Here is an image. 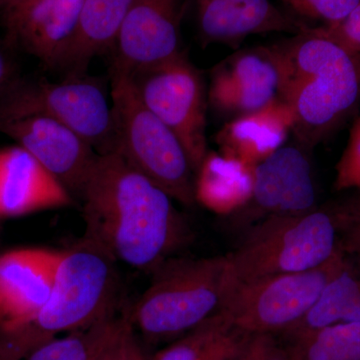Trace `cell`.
<instances>
[{"label": "cell", "instance_id": "obj_1", "mask_svg": "<svg viewBox=\"0 0 360 360\" xmlns=\"http://www.w3.org/2000/svg\"><path fill=\"white\" fill-rule=\"evenodd\" d=\"M78 198L85 238L134 269L153 274L193 238L174 198L116 153L96 155Z\"/></svg>", "mask_w": 360, "mask_h": 360}, {"label": "cell", "instance_id": "obj_2", "mask_svg": "<svg viewBox=\"0 0 360 360\" xmlns=\"http://www.w3.org/2000/svg\"><path fill=\"white\" fill-rule=\"evenodd\" d=\"M285 65L283 98L296 142L311 150L360 103V53L309 27L278 42Z\"/></svg>", "mask_w": 360, "mask_h": 360}, {"label": "cell", "instance_id": "obj_3", "mask_svg": "<svg viewBox=\"0 0 360 360\" xmlns=\"http://www.w3.org/2000/svg\"><path fill=\"white\" fill-rule=\"evenodd\" d=\"M116 262L85 236L63 250L49 302L25 328L0 335V355L20 360L45 341L89 328L115 312L120 284Z\"/></svg>", "mask_w": 360, "mask_h": 360}, {"label": "cell", "instance_id": "obj_4", "mask_svg": "<svg viewBox=\"0 0 360 360\" xmlns=\"http://www.w3.org/2000/svg\"><path fill=\"white\" fill-rule=\"evenodd\" d=\"M226 255L174 259L153 272V281L129 309L132 328L149 342L174 341L221 309Z\"/></svg>", "mask_w": 360, "mask_h": 360}, {"label": "cell", "instance_id": "obj_5", "mask_svg": "<svg viewBox=\"0 0 360 360\" xmlns=\"http://www.w3.org/2000/svg\"><path fill=\"white\" fill-rule=\"evenodd\" d=\"M338 250L333 208L267 217L248 229L238 248L226 255V290L264 277L314 269Z\"/></svg>", "mask_w": 360, "mask_h": 360}, {"label": "cell", "instance_id": "obj_6", "mask_svg": "<svg viewBox=\"0 0 360 360\" xmlns=\"http://www.w3.org/2000/svg\"><path fill=\"white\" fill-rule=\"evenodd\" d=\"M112 153L182 205L195 203V174L176 135L142 103L131 77L111 68Z\"/></svg>", "mask_w": 360, "mask_h": 360}, {"label": "cell", "instance_id": "obj_7", "mask_svg": "<svg viewBox=\"0 0 360 360\" xmlns=\"http://www.w3.org/2000/svg\"><path fill=\"white\" fill-rule=\"evenodd\" d=\"M347 259L340 246L328 262L314 269L232 285L225 291L220 314L245 335H281L309 312Z\"/></svg>", "mask_w": 360, "mask_h": 360}, {"label": "cell", "instance_id": "obj_8", "mask_svg": "<svg viewBox=\"0 0 360 360\" xmlns=\"http://www.w3.org/2000/svg\"><path fill=\"white\" fill-rule=\"evenodd\" d=\"M44 116L75 130L96 151L112 153L111 103L101 84L86 77L63 82H14L0 94V120Z\"/></svg>", "mask_w": 360, "mask_h": 360}, {"label": "cell", "instance_id": "obj_9", "mask_svg": "<svg viewBox=\"0 0 360 360\" xmlns=\"http://www.w3.org/2000/svg\"><path fill=\"white\" fill-rule=\"evenodd\" d=\"M142 103L181 142L194 174L207 155L205 79L184 52L162 65L129 75Z\"/></svg>", "mask_w": 360, "mask_h": 360}, {"label": "cell", "instance_id": "obj_10", "mask_svg": "<svg viewBox=\"0 0 360 360\" xmlns=\"http://www.w3.org/2000/svg\"><path fill=\"white\" fill-rule=\"evenodd\" d=\"M309 151L298 142L284 144L255 165L250 198L234 213V226L248 229L267 217L316 210V188Z\"/></svg>", "mask_w": 360, "mask_h": 360}, {"label": "cell", "instance_id": "obj_11", "mask_svg": "<svg viewBox=\"0 0 360 360\" xmlns=\"http://www.w3.org/2000/svg\"><path fill=\"white\" fill-rule=\"evenodd\" d=\"M285 65L278 44L240 49L212 68L208 104L231 120L281 101Z\"/></svg>", "mask_w": 360, "mask_h": 360}, {"label": "cell", "instance_id": "obj_12", "mask_svg": "<svg viewBox=\"0 0 360 360\" xmlns=\"http://www.w3.org/2000/svg\"><path fill=\"white\" fill-rule=\"evenodd\" d=\"M186 0H132L111 54L115 68L134 75L181 52Z\"/></svg>", "mask_w": 360, "mask_h": 360}, {"label": "cell", "instance_id": "obj_13", "mask_svg": "<svg viewBox=\"0 0 360 360\" xmlns=\"http://www.w3.org/2000/svg\"><path fill=\"white\" fill-rule=\"evenodd\" d=\"M63 250L20 248L0 255V335L34 321L51 297Z\"/></svg>", "mask_w": 360, "mask_h": 360}, {"label": "cell", "instance_id": "obj_14", "mask_svg": "<svg viewBox=\"0 0 360 360\" xmlns=\"http://www.w3.org/2000/svg\"><path fill=\"white\" fill-rule=\"evenodd\" d=\"M0 134L25 148L73 198H79L97 153L75 130L44 116H26L0 120Z\"/></svg>", "mask_w": 360, "mask_h": 360}, {"label": "cell", "instance_id": "obj_15", "mask_svg": "<svg viewBox=\"0 0 360 360\" xmlns=\"http://www.w3.org/2000/svg\"><path fill=\"white\" fill-rule=\"evenodd\" d=\"M195 21L203 46L219 44L238 47L250 35H296L310 27L272 0H196Z\"/></svg>", "mask_w": 360, "mask_h": 360}, {"label": "cell", "instance_id": "obj_16", "mask_svg": "<svg viewBox=\"0 0 360 360\" xmlns=\"http://www.w3.org/2000/svg\"><path fill=\"white\" fill-rule=\"evenodd\" d=\"M70 191L22 146L0 148V217H21L73 205Z\"/></svg>", "mask_w": 360, "mask_h": 360}, {"label": "cell", "instance_id": "obj_17", "mask_svg": "<svg viewBox=\"0 0 360 360\" xmlns=\"http://www.w3.org/2000/svg\"><path fill=\"white\" fill-rule=\"evenodd\" d=\"M84 0H34L7 20L11 39L47 68H58Z\"/></svg>", "mask_w": 360, "mask_h": 360}, {"label": "cell", "instance_id": "obj_18", "mask_svg": "<svg viewBox=\"0 0 360 360\" xmlns=\"http://www.w3.org/2000/svg\"><path fill=\"white\" fill-rule=\"evenodd\" d=\"M293 116L283 101L229 120L217 135L221 155L255 167L285 144Z\"/></svg>", "mask_w": 360, "mask_h": 360}, {"label": "cell", "instance_id": "obj_19", "mask_svg": "<svg viewBox=\"0 0 360 360\" xmlns=\"http://www.w3.org/2000/svg\"><path fill=\"white\" fill-rule=\"evenodd\" d=\"M132 0H84L75 32L58 68L84 77L92 59L111 52Z\"/></svg>", "mask_w": 360, "mask_h": 360}, {"label": "cell", "instance_id": "obj_20", "mask_svg": "<svg viewBox=\"0 0 360 360\" xmlns=\"http://www.w3.org/2000/svg\"><path fill=\"white\" fill-rule=\"evenodd\" d=\"M342 322H360V269L349 257L309 312L277 336L290 347L322 328Z\"/></svg>", "mask_w": 360, "mask_h": 360}, {"label": "cell", "instance_id": "obj_21", "mask_svg": "<svg viewBox=\"0 0 360 360\" xmlns=\"http://www.w3.org/2000/svg\"><path fill=\"white\" fill-rule=\"evenodd\" d=\"M253 168L229 156L207 153L195 174V200L215 210H238L250 198Z\"/></svg>", "mask_w": 360, "mask_h": 360}, {"label": "cell", "instance_id": "obj_22", "mask_svg": "<svg viewBox=\"0 0 360 360\" xmlns=\"http://www.w3.org/2000/svg\"><path fill=\"white\" fill-rule=\"evenodd\" d=\"M129 309L116 311L89 328L45 341L26 360H98L129 323Z\"/></svg>", "mask_w": 360, "mask_h": 360}, {"label": "cell", "instance_id": "obj_23", "mask_svg": "<svg viewBox=\"0 0 360 360\" xmlns=\"http://www.w3.org/2000/svg\"><path fill=\"white\" fill-rule=\"evenodd\" d=\"M245 335L232 328L219 312L172 341L149 360H215L238 347Z\"/></svg>", "mask_w": 360, "mask_h": 360}, {"label": "cell", "instance_id": "obj_24", "mask_svg": "<svg viewBox=\"0 0 360 360\" xmlns=\"http://www.w3.org/2000/svg\"><path fill=\"white\" fill-rule=\"evenodd\" d=\"M288 347L293 360H360V322L333 324Z\"/></svg>", "mask_w": 360, "mask_h": 360}, {"label": "cell", "instance_id": "obj_25", "mask_svg": "<svg viewBox=\"0 0 360 360\" xmlns=\"http://www.w3.org/2000/svg\"><path fill=\"white\" fill-rule=\"evenodd\" d=\"M298 20L321 21V26L338 25L360 4V0H283Z\"/></svg>", "mask_w": 360, "mask_h": 360}, {"label": "cell", "instance_id": "obj_26", "mask_svg": "<svg viewBox=\"0 0 360 360\" xmlns=\"http://www.w3.org/2000/svg\"><path fill=\"white\" fill-rule=\"evenodd\" d=\"M341 250L360 269V195L333 208Z\"/></svg>", "mask_w": 360, "mask_h": 360}, {"label": "cell", "instance_id": "obj_27", "mask_svg": "<svg viewBox=\"0 0 360 360\" xmlns=\"http://www.w3.org/2000/svg\"><path fill=\"white\" fill-rule=\"evenodd\" d=\"M336 191L360 189V117L350 129L347 146L335 167Z\"/></svg>", "mask_w": 360, "mask_h": 360}, {"label": "cell", "instance_id": "obj_28", "mask_svg": "<svg viewBox=\"0 0 360 360\" xmlns=\"http://www.w3.org/2000/svg\"><path fill=\"white\" fill-rule=\"evenodd\" d=\"M312 30L347 51L360 53V4L345 20L335 25L317 26Z\"/></svg>", "mask_w": 360, "mask_h": 360}, {"label": "cell", "instance_id": "obj_29", "mask_svg": "<svg viewBox=\"0 0 360 360\" xmlns=\"http://www.w3.org/2000/svg\"><path fill=\"white\" fill-rule=\"evenodd\" d=\"M246 345L251 360H293L290 348L271 333L248 335Z\"/></svg>", "mask_w": 360, "mask_h": 360}, {"label": "cell", "instance_id": "obj_30", "mask_svg": "<svg viewBox=\"0 0 360 360\" xmlns=\"http://www.w3.org/2000/svg\"><path fill=\"white\" fill-rule=\"evenodd\" d=\"M98 360H149L137 341L131 322L127 324Z\"/></svg>", "mask_w": 360, "mask_h": 360}, {"label": "cell", "instance_id": "obj_31", "mask_svg": "<svg viewBox=\"0 0 360 360\" xmlns=\"http://www.w3.org/2000/svg\"><path fill=\"white\" fill-rule=\"evenodd\" d=\"M11 77H13V65L6 54L0 49V94L13 84Z\"/></svg>", "mask_w": 360, "mask_h": 360}, {"label": "cell", "instance_id": "obj_32", "mask_svg": "<svg viewBox=\"0 0 360 360\" xmlns=\"http://www.w3.org/2000/svg\"><path fill=\"white\" fill-rule=\"evenodd\" d=\"M34 0H2L6 13V20L13 18Z\"/></svg>", "mask_w": 360, "mask_h": 360}, {"label": "cell", "instance_id": "obj_33", "mask_svg": "<svg viewBox=\"0 0 360 360\" xmlns=\"http://www.w3.org/2000/svg\"><path fill=\"white\" fill-rule=\"evenodd\" d=\"M0 360H7V359H1V357H0Z\"/></svg>", "mask_w": 360, "mask_h": 360}]
</instances>
